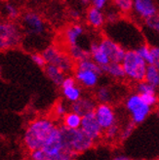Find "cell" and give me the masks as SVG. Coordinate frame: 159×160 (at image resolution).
<instances>
[{
    "instance_id": "cell-11",
    "label": "cell",
    "mask_w": 159,
    "mask_h": 160,
    "mask_svg": "<svg viewBox=\"0 0 159 160\" xmlns=\"http://www.w3.org/2000/svg\"><path fill=\"white\" fill-rule=\"evenodd\" d=\"M99 43L101 47L104 49V51L107 53V55L108 56L110 62H122L125 57L126 51L121 45H119L117 42L107 37L102 38Z\"/></svg>"
},
{
    "instance_id": "cell-19",
    "label": "cell",
    "mask_w": 159,
    "mask_h": 160,
    "mask_svg": "<svg viewBox=\"0 0 159 160\" xmlns=\"http://www.w3.org/2000/svg\"><path fill=\"white\" fill-rule=\"evenodd\" d=\"M102 72H105L107 75L113 78H116V79H122L126 76L121 62H110L107 65L102 67Z\"/></svg>"
},
{
    "instance_id": "cell-2",
    "label": "cell",
    "mask_w": 159,
    "mask_h": 160,
    "mask_svg": "<svg viewBox=\"0 0 159 160\" xmlns=\"http://www.w3.org/2000/svg\"><path fill=\"white\" fill-rule=\"evenodd\" d=\"M78 155L63 145L60 127L42 148L30 151L32 160H75Z\"/></svg>"
},
{
    "instance_id": "cell-37",
    "label": "cell",
    "mask_w": 159,
    "mask_h": 160,
    "mask_svg": "<svg viewBox=\"0 0 159 160\" xmlns=\"http://www.w3.org/2000/svg\"><path fill=\"white\" fill-rule=\"evenodd\" d=\"M70 17L74 20H78L79 18H80V12L77 11V10H72L70 12Z\"/></svg>"
},
{
    "instance_id": "cell-16",
    "label": "cell",
    "mask_w": 159,
    "mask_h": 160,
    "mask_svg": "<svg viewBox=\"0 0 159 160\" xmlns=\"http://www.w3.org/2000/svg\"><path fill=\"white\" fill-rule=\"evenodd\" d=\"M89 51L91 54V58L96 62L100 67H104L110 62V60L104 49L101 47L99 42H93L90 45Z\"/></svg>"
},
{
    "instance_id": "cell-27",
    "label": "cell",
    "mask_w": 159,
    "mask_h": 160,
    "mask_svg": "<svg viewBox=\"0 0 159 160\" xmlns=\"http://www.w3.org/2000/svg\"><path fill=\"white\" fill-rule=\"evenodd\" d=\"M136 89H137V93L142 95V94H155L157 88H155L152 84L147 82L146 80H144V81L137 83Z\"/></svg>"
},
{
    "instance_id": "cell-41",
    "label": "cell",
    "mask_w": 159,
    "mask_h": 160,
    "mask_svg": "<svg viewBox=\"0 0 159 160\" xmlns=\"http://www.w3.org/2000/svg\"><path fill=\"white\" fill-rule=\"evenodd\" d=\"M30 160H32V159H30Z\"/></svg>"
},
{
    "instance_id": "cell-26",
    "label": "cell",
    "mask_w": 159,
    "mask_h": 160,
    "mask_svg": "<svg viewBox=\"0 0 159 160\" xmlns=\"http://www.w3.org/2000/svg\"><path fill=\"white\" fill-rule=\"evenodd\" d=\"M113 4L121 13H129L133 10L134 0H113Z\"/></svg>"
},
{
    "instance_id": "cell-1",
    "label": "cell",
    "mask_w": 159,
    "mask_h": 160,
    "mask_svg": "<svg viewBox=\"0 0 159 160\" xmlns=\"http://www.w3.org/2000/svg\"><path fill=\"white\" fill-rule=\"evenodd\" d=\"M58 127L49 118L41 117L33 120L23 134V145L29 151L42 148L50 141Z\"/></svg>"
},
{
    "instance_id": "cell-32",
    "label": "cell",
    "mask_w": 159,
    "mask_h": 160,
    "mask_svg": "<svg viewBox=\"0 0 159 160\" xmlns=\"http://www.w3.org/2000/svg\"><path fill=\"white\" fill-rule=\"evenodd\" d=\"M147 28H148L149 29H152L155 32L159 33V13L156 14L154 17L150 18L147 21H145Z\"/></svg>"
},
{
    "instance_id": "cell-20",
    "label": "cell",
    "mask_w": 159,
    "mask_h": 160,
    "mask_svg": "<svg viewBox=\"0 0 159 160\" xmlns=\"http://www.w3.org/2000/svg\"><path fill=\"white\" fill-rule=\"evenodd\" d=\"M62 95L68 102H76L82 97V92L81 89L79 88L76 84L70 85V86H63L62 87Z\"/></svg>"
},
{
    "instance_id": "cell-40",
    "label": "cell",
    "mask_w": 159,
    "mask_h": 160,
    "mask_svg": "<svg viewBox=\"0 0 159 160\" xmlns=\"http://www.w3.org/2000/svg\"><path fill=\"white\" fill-rule=\"evenodd\" d=\"M155 65L157 66V68H158V69H159V62H156V63H155Z\"/></svg>"
},
{
    "instance_id": "cell-21",
    "label": "cell",
    "mask_w": 159,
    "mask_h": 160,
    "mask_svg": "<svg viewBox=\"0 0 159 160\" xmlns=\"http://www.w3.org/2000/svg\"><path fill=\"white\" fill-rule=\"evenodd\" d=\"M81 121L82 116L73 112V111L67 112L62 117V125L67 128H69V129H78V128H80Z\"/></svg>"
},
{
    "instance_id": "cell-39",
    "label": "cell",
    "mask_w": 159,
    "mask_h": 160,
    "mask_svg": "<svg viewBox=\"0 0 159 160\" xmlns=\"http://www.w3.org/2000/svg\"><path fill=\"white\" fill-rule=\"evenodd\" d=\"M81 2L84 5H89L90 3H92V0H81Z\"/></svg>"
},
{
    "instance_id": "cell-28",
    "label": "cell",
    "mask_w": 159,
    "mask_h": 160,
    "mask_svg": "<svg viewBox=\"0 0 159 160\" xmlns=\"http://www.w3.org/2000/svg\"><path fill=\"white\" fill-rule=\"evenodd\" d=\"M120 131H121L120 127H119L118 124L116 123L112 126H110L109 128H107V130H105V137L107 140L112 141L120 136Z\"/></svg>"
},
{
    "instance_id": "cell-13",
    "label": "cell",
    "mask_w": 159,
    "mask_h": 160,
    "mask_svg": "<svg viewBox=\"0 0 159 160\" xmlns=\"http://www.w3.org/2000/svg\"><path fill=\"white\" fill-rule=\"evenodd\" d=\"M102 73L92 69L85 68H75V79L86 88H94L97 86L99 82V78Z\"/></svg>"
},
{
    "instance_id": "cell-7",
    "label": "cell",
    "mask_w": 159,
    "mask_h": 160,
    "mask_svg": "<svg viewBox=\"0 0 159 160\" xmlns=\"http://www.w3.org/2000/svg\"><path fill=\"white\" fill-rule=\"evenodd\" d=\"M125 108L131 114V120L136 125L144 122L152 111V107L147 105L138 93L132 94L126 99Z\"/></svg>"
},
{
    "instance_id": "cell-5",
    "label": "cell",
    "mask_w": 159,
    "mask_h": 160,
    "mask_svg": "<svg viewBox=\"0 0 159 160\" xmlns=\"http://www.w3.org/2000/svg\"><path fill=\"white\" fill-rule=\"evenodd\" d=\"M22 39L19 26L12 21L0 22V50H8L17 47Z\"/></svg>"
},
{
    "instance_id": "cell-30",
    "label": "cell",
    "mask_w": 159,
    "mask_h": 160,
    "mask_svg": "<svg viewBox=\"0 0 159 160\" xmlns=\"http://www.w3.org/2000/svg\"><path fill=\"white\" fill-rule=\"evenodd\" d=\"M5 12L10 20H16L19 18V15H20L19 9L11 3H7L5 5Z\"/></svg>"
},
{
    "instance_id": "cell-14",
    "label": "cell",
    "mask_w": 159,
    "mask_h": 160,
    "mask_svg": "<svg viewBox=\"0 0 159 160\" xmlns=\"http://www.w3.org/2000/svg\"><path fill=\"white\" fill-rule=\"evenodd\" d=\"M97 107L96 101L90 97H81L76 102H71L70 110L79 115H85L86 113L92 112Z\"/></svg>"
},
{
    "instance_id": "cell-31",
    "label": "cell",
    "mask_w": 159,
    "mask_h": 160,
    "mask_svg": "<svg viewBox=\"0 0 159 160\" xmlns=\"http://www.w3.org/2000/svg\"><path fill=\"white\" fill-rule=\"evenodd\" d=\"M141 98L142 99V101H144L147 105H148L149 107H154L156 106L158 102H159V99H158V96L157 94H142L140 95Z\"/></svg>"
},
{
    "instance_id": "cell-35",
    "label": "cell",
    "mask_w": 159,
    "mask_h": 160,
    "mask_svg": "<svg viewBox=\"0 0 159 160\" xmlns=\"http://www.w3.org/2000/svg\"><path fill=\"white\" fill-rule=\"evenodd\" d=\"M118 17H119V16L115 11H110L106 15V20L110 23H113L118 20Z\"/></svg>"
},
{
    "instance_id": "cell-33",
    "label": "cell",
    "mask_w": 159,
    "mask_h": 160,
    "mask_svg": "<svg viewBox=\"0 0 159 160\" xmlns=\"http://www.w3.org/2000/svg\"><path fill=\"white\" fill-rule=\"evenodd\" d=\"M54 113L55 115L59 117V118H62L67 113V108L63 102H59L56 103V106L54 107Z\"/></svg>"
},
{
    "instance_id": "cell-8",
    "label": "cell",
    "mask_w": 159,
    "mask_h": 160,
    "mask_svg": "<svg viewBox=\"0 0 159 160\" xmlns=\"http://www.w3.org/2000/svg\"><path fill=\"white\" fill-rule=\"evenodd\" d=\"M22 28L27 34L39 36L46 30V25L40 15L35 12H27L22 16Z\"/></svg>"
},
{
    "instance_id": "cell-42",
    "label": "cell",
    "mask_w": 159,
    "mask_h": 160,
    "mask_svg": "<svg viewBox=\"0 0 159 160\" xmlns=\"http://www.w3.org/2000/svg\"><path fill=\"white\" fill-rule=\"evenodd\" d=\"M158 114H159V113H158Z\"/></svg>"
},
{
    "instance_id": "cell-36",
    "label": "cell",
    "mask_w": 159,
    "mask_h": 160,
    "mask_svg": "<svg viewBox=\"0 0 159 160\" xmlns=\"http://www.w3.org/2000/svg\"><path fill=\"white\" fill-rule=\"evenodd\" d=\"M107 0H92V4L94 7L98 8V9H104L105 6L107 5Z\"/></svg>"
},
{
    "instance_id": "cell-34",
    "label": "cell",
    "mask_w": 159,
    "mask_h": 160,
    "mask_svg": "<svg viewBox=\"0 0 159 160\" xmlns=\"http://www.w3.org/2000/svg\"><path fill=\"white\" fill-rule=\"evenodd\" d=\"M31 60H32V62L39 68H44L46 67V65H47V62H46L45 58L43 57L42 53L41 54L33 53L32 55H31Z\"/></svg>"
},
{
    "instance_id": "cell-6",
    "label": "cell",
    "mask_w": 159,
    "mask_h": 160,
    "mask_svg": "<svg viewBox=\"0 0 159 160\" xmlns=\"http://www.w3.org/2000/svg\"><path fill=\"white\" fill-rule=\"evenodd\" d=\"M43 57L45 58L47 63H51L61 68L66 74L71 72L75 69L74 60L69 56L68 53L61 51L59 48L55 46H49L42 52Z\"/></svg>"
},
{
    "instance_id": "cell-15",
    "label": "cell",
    "mask_w": 159,
    "mask_h": 160,
    "mask_svg": "<svg viewBox=\"0 0 159 160\" xmlns=\"http://www.w3.org/2000/svg\"><path fill=\"white\" fill-rule=\"evenodd\" d=\"M84 33V28L79 23H72L68 26L63 34H65V41L67 46L76 45L79 37H81Z\"/></svg>"
},
{
    "instance_id": "cell-12",
    "label": "cell",
    "mask_w": 159,
    "mask_h": 160,
    "mask_svg": "<svg viewBox=\"0 0 159 160\" xmlns=\"http://www.w3.org/2000/svg\"><path fill=\"white\" fill-rule=\"evenodd\" d=\"M133 10L142 20H148L158 14L153 0H134Z\"/></svg>"
},
{
    "instance_id": "cell-38",
    "label": "cell",
    "mask_w": 159,
    "mask_h": 160,
    "mask_svg": "<svg viewBox=\"0 0 159 160\" xmlns=\"http://www.w3.org/2000/svg\"><path fill=\"white\" fill-rule=\"evenodd\" d=\"M110 160H131L129 157H127L125 155H116L114 157H112Z\"/></svg>"
},
{
    "instance_id": "cell-17",
    "label": "cell",
    "mask_w": 159,
    "mask_h": 160,
    "mask_svg": "<svg viewBox=\"0 0 159 160\" xmlns=\"http://www.w3.org/2000/svg\"><path fill=\"white\" fill-rule=\"evenodd\" d=\"M86 19L88 22L89 26L94 28H99L102 27L106 21V16L102 12L101 9L96 7H90L86 14Z\"/></svg>"
},
{
    "instance_id": "cell-25",
    "label": "cell",
    "mask_w": 159,
    "mask_h": 160,
    "mask_svg": "<svg viewBox=\"0 0 159 160\" xmlns=\"http://www.w3.org/2000/svg\"><path fill=\"white\" fill-rule=\"evenodd\" d=\"M136 50L142 56V58L147 62V65H153L154 59H153V56L152 53V47H149L147 44H142L137 48Z\"/></svg>"
},
{
    "instance_id": "cell-24",
    "label": "cell",
    "mask_w": 159,
    "mask_h": 160,
    "mask_svg": "<svg viewBox=\"0 0 159 160\" xmlns=\"http://www.w3.org/2000/svg\"><path fill=\"white\" fill-rule=\"evenodd\" d=\"M112 99V94L108 87L101 86L96 91V100L100 103H109Z\"/></svg>"
},
{
    "instance_id": "cell-18",
    "label": "cell",
    "mask_w": 159,
    "mask_h": 160,
    "mask_svg": "<svg viewBox=\"0 0 159 160\" xmlns=\"http://www.w3.org/2000/svg\"><path fill=\"white\" fill-rule=\"evenodd\" d=\"M44 71L51 81L57 86H62L63 79L66 77V73L63 71L59 68L58 67H56L51 63H47L46 67L44 68Z\"/></svg>"
},
{
    "instance_id": "cell-22",
    "label": "cell",
    "mask_w": 159,
    "mask_h": 160,
    "mask_svg": "<svg viewBox=\"0 0 159 160\" xmlns=\"http://www.w3.org/2000/svg\"><path fill=\"white\" fill-rule=\"evenodd\" d=\"M68 54L76 62L79 61L91 58L90 51H87V50L83 49V48L78 46L77 44L72 45V46H68Z\"/></svg>"
},
{
    "instance_id": "cell-3",
    "label": "cell",
    "mask_w": 159,
    "mask_h": 160,
    "mask_svg": "<svg viewBox=\"0 0 159 160\" xmlns=\"http://www.w3.org/2000/svg\"><path fill=\"white\" fill-rule=\"evenodd\" d=\"M61 133L62 142L68 149L74 151V152L80 154L82 152L89 150L95 142L87 136L80 128L78 129H69L65 126H61Z\"/></svg>"
},
{
    "instance_id": "cell-9",
    "label": "cell",
    "mask_w": 159,
    "mask_h": 160,
    "mask_svg": "<svg viewBox=\"0 0 159 160\" xmlns=\"http://www.w3.org/2000/svg\"><path fill=\"white\" fill-rule=\"evenodd\" d=\"M80 129L94 141H98L102 135V128L101 127L100 123L98 122L97 117L95 115V112L86 113L85 115L82 116V121H81V126Z\"/></svg>"
},
{
    "instance_id": "cell-29",
    "label": "cell",
    "mask_w": 159,
    "mask_h": 160,
    "mask_svg": "<svg viewBox=\"0 0 159 160\" xmlns=\"http://www.w3.org/2000/svg\"><path fill=\"white\" fill-rule=\"evenodd\" d=\"M135 127H136V124H135L132 120L131 122H128L127 123L120 131V136H119V138H120L122 141H125L128 139L130 136L133 134L134 130H135Z\"/></svg>"
},
{
    "instance_id": "cell-4",
    "label": "cell",
    "mask_w": 159,
    "mask_h": 160,
    "mask_svg": "<svg viewBox=\"0 0 159 160\" xmlns=\"http://www.w3.org/2000/svg\"><path fill=\"white\" fill-rule=\"evenodd\" d=\"M121 63L126 77H128L130 80L136 83L145 80L147 68L148 65L137 52V50L126 51L125 57Z\"/></svg>"
},
{
    "instance_id": "cell-23",
    "label": "cell",
    "mask_w": 159,
    "mask_h": 160,
    "mask_svg": "<svg viewBox=\"0 0 159 160\" xmlns=\"http://www.w3.org/2000/svg\"><path fill=\"white\" fill-rule=\"evenodd\" d=\"M145 80L155 88L159 87V69L155 63L147 66Z\"/></svg>"
},
{
    "instance_id": "cell-10",
    "label": "cell",
    "mask_w": 159,
    "mask_h": 160,
    "mask_svg": "<svg viewBox=\"0 0 159 160\" xmlns=\"http://www.w3.org/2000/svg\"><path fill=\"white\" fill-rule=\"evenodd\" d=\"M94 112L104 131L110 126L116 124L115 111L109 103H99L95 108Z\"/></svg>"
}]
</instances>
